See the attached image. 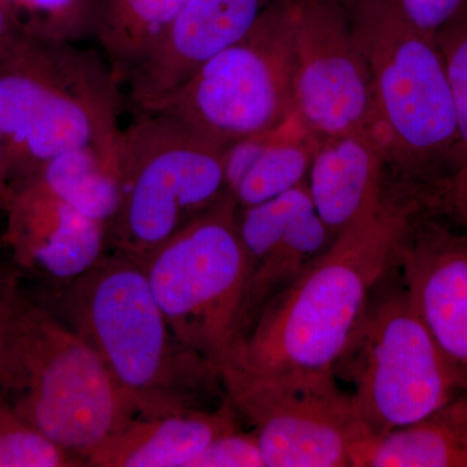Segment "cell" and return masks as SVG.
Listing matches in <instances>:
<instances>
[{
  "label": "cell",
  "mask_w": 467,
  "mask_h": 467,
  "mask_svg": "<svg viewBox=\"0 0 467 467\" xmlns=\"http://www.w3.org/2000/svg\"><path fill=\"white\" fill-rule=\"evenodd\" d=\"M423 208L420 189L389 175L382 198L267 306L229 368L251 374L333 370L371 295L398 264L402 239Z\"/></svg>",
  "instance_id": "1"
},
{
  "label": "cell",
  "mask_w": 467,
  "mask_h": 467,
  "mask_svg": "<svg viewBox=\"0 0 467 467\" xmlns=\"http://www.w3.org/2000/svg\"><path fill=\"white\" fill-rule=\"evenodd\" d=\"M61 318L90 344L138 416L205 407L225 395L221 374L175 335L143 267L110 252L57 291Z\"/></svg>",
  "instance_id": "2"
},
{
  "label": "cell",
  "mask_w": 467,
  "mask_h": 467,
  "mask_svg": "<svg viewBox=\"0 0 467 467\" xmlns=\"http://www.w3.org/2000/svg\"><path fill=\"white\" fill-rule=\"evenodd\" d=\"M0 396L43 434L85 454L138 416L90 344L12 285L0 328Z\"/></svg>",
  "instance_id": "3"
},
{
  "label": "cell",
  "mask_w": 467,
  "mask_h": 467,
  "mask_svg": "<svg viewBox=\"0 0 467 467\" xmlns=\"http://www.w3.org/2000/svg\"><path fill=\"white\" fill-rule=\"evenodd\" d=\"M121 85L99 52L27 41L0 61V138L14 187L67 150L117 160Z\"/></svg>",
  "instance_id": "4"
},
{
  "label": "cell",
  "mask_w": 467,
  "mask_h": 467,
  "mask_svg": "<svg viewBox=\"0 0 467 467\" xmlns=\"http://www.w3.org/2000/svg\"><path fill=\"white\" fill-rule=\"evenodd\" d=\"M350 16L370 72L389 174L425 186L451 171L459 140L441 50L405 16L399 0H352Z\"/></svg>",
  "instance_id": "5"
},
{
  "label": "cell",
  "mask_w": 467,
  "mask_h": 467,
  "mask_svg": "<svg viewBox=\"0 0 467 467\" xmlns=\"http://www.w3.org/2000/svg\"><path fill=\"white\" fill-rule=\"evenodd\" d=\"M331 368L352 387L356 411L376 441L467 391L466 371L414 308L398 264L371 295Z\"/></svg>",
  "instance_id": "6"
},
{
  "label": "cell",
  "mask_w": 467,
  "mask_h": 467,
  "mask_svg": "<svg viewBox=\"0 0 467 467\" xmlns=\"http://www.w3.org/2000/svg\"><path fill=\"white\" fill-rule=\"evenodd\" d=\"M226 150L168 113H137L119 143L109 250L140 263L213 207L227 192Z\"/></svg>",
  "instance_id": "7"
},
{
  "label": "cell",
  "mask_w": 467,
  "mask_h": 467,
  "mask_svg": "<svg viewBox=\"0 0 467 467\" xmlns=\"http://www.w3.org/2000/svg\"><path fill=\"white\" fill-rule=\"evenodd\" d=\"M239 209L227 192L140 263L178 339L220 374L239 346L247 275Z\"/></svg>",
  "instance_id": "8"
},
{
  "label": "cell",
  "mask_w": 467,
  "mask_h": 467,
  "mask_svg": "<svg viewBox=\"0 0 467 467\" xmlns=\"http://www.w3.org/2000/svg\"><path fill=\"white\" fill-rule=\"evenodd\" d=\"M294 2L270 8L152 112L168 113L227 149L284 124L295 113Z\"/></svg>",
  "instance_id": "9"
},
{
  "label": "cell",
  "mask_w": 467,
  "mask_h": 467,
  "mask_svg": "<svg viewBox=\"0 0 467 467\" xmlns=\"http://www.w3.org/2000/svg\"><path fill=\"white\" fill-rule=\"evenodd\" d=\"M226 398L256 432L266 467H365L376 439L333 370L221 373Z\"/></svg>",
  "instance_id": "10"
},
{
  "label": "cell",
  "mask_w": 467,
  "mask_h": 467,
  "mask_svg": "<svg viewBox=\"0 0 467 467\" xmlns=\"http://www.w3.org/2000/svg\"><path fill=\"white\" fill-rule=\"evenodd\" d=\"M350 3L295 0V113L321 138L365 134L380 144L370 72Z\"/></svg>",
  "instance_id": "11"
},
{
  "label": "cell",
  "mask_w": 467,
  "mask_h": 467,
  "mask_svg": "<svg viewBox=\"0 0 467 467\" xmlns=\"http://www.w3.org/2000/svg\"><path fill=\"white\" fill-rule=\"evenodd\" d=\"M239 230L247 260L241 346L267 306L325 254L334 236L316 211L306 181L270 201L239 209Z\"/></svg>",
  "instance_id": "12"
},
{
  "label": "cell",
  "mask_w": 467,
  "mask_h": 467,
  "mask_svg": "<svg viewBox=\"0 0 467 467\" xmlns=\"http://www.w3.org/2000/svg\"><path fill=\"white\" fill-rule=\"evenodd\" d=\"M3 243L15 269L57 291L85 275L109 250V225L77 211L33 180L14 187Z\"/></svg>",
  "instance_id": "13"
},
{
  "label": "cell",
  "mask_w": 467,
  "mask_h": 467,
  "mask_svg": "<svg viewBox=\"0 0 467 467\" xmlns=\"http://www.w3.org/2000/svg\"><path fill=\"white\" fill-rule=\"evenodd\" d=\"M398 269L436 342L467 373V230L423 208L402 239Z\"/></svg>",
  "instance_id": "14"
},
{
  "label": "cell",
  "mask_w": 467,
  "mask_h": 467,
  "mask_svg": "<svg viewBox=\"0 0 467 467\" xmlns=\"http://www.w3.org/2000/svg\"><path fill=\"white\" fill-rule=\"evenodd\" d=\"M285 0H187L150 57L126 82L137 113L152 112L205 63Z\"/></svg>",
  "instance_id": "15"
},
{
  "label": "cell",
  "mask_w": 467,
  "mask_h": 467,
  "mask_svg": "<svg viewBox=\"0 0 467 467\" xmlns=\"http://www.w3.org/2000/svg\"><path fill=\"white\" fill-rule=\"evenodd\" d=\"M229 399L213 408L165 416H137L85 454V466L189 467L218 436L238 429Z\"/></svg>",
  "instance_id": "16"
},
{
  "label": "cell",
  "mask_w": 467,
  "mask_h": 467,
  "mask_svg": "<svg viewBox=\"0 0 467 467\" xmlns=\"http://www.w3.org/2000/svg\"><path fill=\"white\" fill-rule=\"evenodd\" d=\"M389 180L384 150L373 137L340 134L322 138L306 184L335 239L382 198Z\"/></svg>",
  "instance_id": "17"
},
{
  "label": "cell",
  "mask_w": 467,
  "mask_h": 467,
  "mask_svg": "<svg viewBox=\"0 0 467 467\" xmlns=\"http://www.w3.org/2000/svg\"><path fill=\"white\" fill-rule=\"evenodd\" d=\"M321 140L294 113L284 124L232 144L225 159L227 192L239 208H247L306 182Z\"/></svg>",
  "instance_id": "18"
},
{
  "label": "cell",
  "mask_w": 467,
  "mask_h": 467,
  "mask_svg": "<svg viewBox=\"0 0 467 467\" xmlns=\"http://www.w3.org/2000/svg\"><path fill=\"white\" fill-rule=\"evenodd\" d=\"M365 467H467V391L377 439Z\"/></svg>",
  "instance_id": "19"
},
{
  "label": "cell",
  "mask_w": 467,
  "mask_h": 467,
  "mask_svg": "<svg viewBox=\"0 0 467 467\" xmlns=\"http://www.w3.org/2000/svg\"><path fill=\"white\" fill-rule=\"evenodd\" d=\"M187 0H99L97 41L124 85L164 39Z\"/></svg>",
  "instance_id": "20"
},
{
  "label": "cell",
  "mask_w": 467,
  "mask_h": 467,
  "mask_svg": "<svg viewBox=\"0 0 467 467\" xmlns=\"http://www.w3.org/2000/svg\"><path fill=\"white\" fill-rule=\"evenodd\" d=\"M27 180L36 181L77 211L107 225L119 208L117 160L94 147L67 150Z\"/></svg>",
  "instance_id": "21"
},
{
  "label": "cell",
  "mask_w": 467,
  "mask_h": 467,
  "mask_svg": "<svg viewBox=\"0 0 467 467\" xmlns=\"http://www.w3.org/2000/svg\"><path fill=\"white\" fill-rule=\"evenodd\" d=\"M0 5L29 41L78 45L97 39L99 0H0Z\"/></svg>",
  "instance_id": "22"
},
{
  "label": "cell",
  "mask_w": 467,
  "mask_h": 467,
  "mask_svg": "<svg viewBox=\"0 0 467 467\" xmlns=\"http://www.w3.org/2000/svg\"><path fill=\"white\" fill-rule=\"evenodd\" d=\"M84 460L52 441L0 396V467H75Z\"/></svg>",
  "instance_id": "23"
},
{
  "label": "cell",
  "mask_w": 467,
  "mask_h": 467,
  "mask_svg": "<svg viewBox=\"0 0 467 467\" xmlns=\"http://www.w3.org/2000/svg\"><path fill=\"white\" fill-rule=\"evenodd\" d=\"M434 38L444 61L459 130V140L448 171L451 173L467 164V0L459 14L445 24Z\"/></svg>",
  "instance_id": "24"
},
{
  "label": "cell",
  "mask_w": 467,
  "mask_h": 467,
  "mask_svg": "<svg viewBox=\"0 0 467 467\" xmlns=\"http://www.w3.org/2000/svg\"><path fill=\"white\" fill-rule=\"evenodd\" d=\"M189 467H266L254 430L235 429L209 442Z\"/></svg>",
  "instance_id": "25"
},
{
  "label": "cell",
  "mask_w": 467,
  "mask_h": 467,
  "mask_svg": "<svg viewBox=\"0 0 467 467\" xmlns=\"http://www.w3.org/2000/svg\"><path fill=\"white\" fill-rule=\"evenodd\" d=\"M420 192L427 212L467 230V164L425 184Z\"/></svg>",
  "instance_id": "26"
},
{
  "label": "cell",
  "mask_w": 467,
  "mask_h": 467,
  "mask_svg": "<svg viewBox=\"0 0 467 467\" xmlns=\"http://www.w3.org/2000/svg\"><path fill=\"white\" fill-rule=\"evenodd\" d=\"M465 3L466 0H399L410 23L431 36L450 23Z\"/></svg>",
  "instance_id": "27"
},
{
  "label": "cell",
  "mask_w": 467,
  "mask_h": 467,
  "mask_svg": "<svg viewBox=\"0 0 467 467\" xmlns=\"http://www.w3.org/2000/svg\"><path fill=\"white\" fill-rule=\"evenodd\" d=\"M27 41L29 39L18 32L0 5V61L20 50Z\"/></svg>",
  "instance_id": "28"
},
{
  "label": "cell",
  "mask_w": 467,
  "mask_h": 467,
  "mask_svg": "<svg viewBox=\"0 0 467 467\" xmlns=\"http://www.w3.org/2000/svg\"><path fill=\"white\" fill-rule=\"evenodd\" d=\"M12 196H14V182H12L11 168H9L5 144L0 138V214L3 216L7 213Z\"/></svg>",
  "instance_id": "29"
},
{
  "label": "cell",
  "mask_w": 467,
  "mask_h": 467,
  "mask_svg": "<svg viewBox=\"0 0 467 467\" xmlns=\"http://www.w3.org/2000/svg\"><path fill=\"white\" fill-rule=\"evenodd\" d=\"M18 276L17 270L14 267H0V328H2L3 315H5V304L12 285Z\"/></svg>",
  "instance_id": "30"
}]
</instances>
